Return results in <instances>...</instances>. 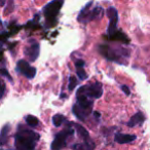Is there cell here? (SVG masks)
<instances>
[{
  "instance_id": "obj_1",
  "label": "cell",
  "mask_w": 150,
  "mask_h": 150,
  "mask_svg": "<svg viewBox=\"0 0 150 150\" xmlns=\"http://www.w3.org/2000/svg\"><path fill=\"white\" fill-rule=\"evenodd\" d=\"M40 136L31 129H19L15 135V146L19 150H34Z\"/></svg>"
},
{
  "instance_id": "obj_2",
  "label": "cell",
  "mask_w": 150,
  "mask_h": 150,
  "mask_svg": "<svg viewBox=\"0 0 150 150\" xmlns=\"http://www.w3.org/2000/svg\"><path fill=\"white\" fill-rule=\"evenodd\" d=\"M99 52L108 61L116 62L119 63V64H125L121 61V59H129V54H131L127 48L121 47V46L111 47V46L108 45H100L99 46Z\"/></svg>"
},
{
  "instance_id": "obj_3",
  "label": "cell",
  "mask_w": 150,
  "mask_h": 150,
  "mask_svg": "<svg viewBox=\"0 0 150 150\" xmlns=\"http://www.w3.org/2000/svg\"><path fill=\"white\" fill-rule=\"evenodd\" d=\"M63 4H64L63 0H54V1L47 3L43 7L42 11H43V15L45 17V22L47 27H52L57 23V17H58Z\"/></svg>"
},
{
  "instance_id": "obj_4",
  "label": "cell",
  "mask_w": 150,
  "mask_h": 150,
  "mask_svg": "<svg viewBox=\"0 0 150 150\" xmlns=\"http://www.w3.org/2000/svg\"><path fill=\"white\" fill-rule=\"evenodd\" d=\"M93 5V2H88L83 8L81 9L80 13L78 15V18H77V21L80 22V23H83V24H86L91 21H94L96 19H100L101 17L103 16V8L101 6H97L95 8H92L90 9L88 7H91Z\"/></svg>"
},
{
  "instance_id": "obj_5",
  "label": "cell",
  "mask_w": 150,
  "mask_h": 150,
  "mask_svg": "<svg viewBox=\"0 0 150 150\" xmlns=\"http://www.w3.org/2000/svg\"><path fill=\"white\" fill-rule=\"evenodd\" d=\"M74 135V129H72V122H69L68 127L63 131H61L60 133H58L54 137V141L52 142L50 148L52 150H62L66 147L67 145V138L71 137Z\"/></svg>"
},
{
  "instance_id": "obj_6",
  "label": "cell",
  "mask_w": 150,
  "mask_h": 150,
  "mask_svg": "<svg viewBox=\"0 0 150 150\" xmlns=\"http://www.w3.org/2000/svg\"><path fill=\"white\" fill-rule=\"evenodd\" d=\"M77 93L86 95V96H88V98H91V99H99L103 96L102 83L99 81H96L92 84L80 86V88H78Z\"/></svg>"
},
{
  "instance_id": "obj_7",
  "label": "cell",
  "mask_w": 150,
  "mask_h": 150,
  "mask_svg": "<svg viewBox=\"0 0 150 150\" xmlns=\"http://www.w3.org/2000/svg\"><path fill=\"white\" fill-rule=\"evenodd\" d=\"M107 17L109 19V25L107 28V33H108L109 37L113 36L117 31V23H118V13L117 9L114 6H110L109 8H107L106 11Z\"/></svg>"
},
{
  "instance_id": "obj_8",
  "label": "cell",
  "mask_w": 150,
  "mask_h": 150,
  "mask_svg": "<svg viewBox=\"0 0 150 150\" xmlns=\"http://www.w3.org/2000/svg\"><path fill=\"white\" fill-rule=\"evenodd\" d=\"M16 71L23 74L28 79H33L36 75V68L30 66V64L25 60H19L17 63Z\"/></svg>"
},
{
  "instance_id": "obj_9",
  "label": "cell",
  "mask_w": 150,
  "mask_h": 150,
  "mask_svg": "<svg viewBox=\"0 0 150 150\" xmlns=\"http://www.w3.org/2000/svg\"><path fill=\"white\" fill-rule=\"evenodd\" d=\"M76 100H77L76 105H77L86 115H90L93 110V101L91 100V98H88L86 95L76 92Z\"/></svg>"
},
{
  "instance_id": "obj_10",
  "label": "cell",
  "mask_w": 150,
  "mask_h": 150,
  "mask_svg": "<svg viewBox=\"0 0 150 150\" xmlns=\"http://www.w3.org/2000/svg\"><path fill=\"white\" fill-rule=\"evenodd\" d=\"M24 54L30 62H35L40 54V45L35 40H31V44L25 48Z\"/></svg>"
},
{
  "instance_id": "obj_11",
  "label": "cell",
  "mask_w": 150,
  "mask_h": 150,
  "mask_svg": "<svg viewBox=\"0 0 150 150\" xmlns=\"http://www.w3.org/2000/svg\"><path fill=\"white\" fill-rule=\"evenodd\" d=\"M145 119H146L145 115H144L141 111H139V112H137L135 115H133V116H132V118L127 121V125L129 127H136V125H142V123L145 121Z\"/></svg>"
},
{
  "instance_id": "obj_12",
  "label": "cell",
  "mask_w": 150,
  "mask_h": 150,
  "mask_svg": "<svg viewBox=\"0 0 150 150\" xmlns=\"http://www.w3.org/2000/svg\"><path fill=\"white\" fill-rule=\"evenodd\" d=\"M137 139L135 135H127V134H120V133H116L114 135V140L115 142L119 144H127V143H131L132 141Z\"/></svg>"
},
{
  "instance_id": "obj_13",
  "label": "cell",
  "mask_w": 150,
  "mask_h": 150,
  "mask_svg": "<svg viewBox=\"0 0 150 150\" xmlns=\"http://www.w3.org/2000/svg\"><path fill=\"white\" fill-rule=\"evenodd\" d=\"M73 150H94L95 143L90 140V141H83L82 143H77L71 146Z\"/></svg>"
},
{
  "instance_id": "obj_14",
  "label": "cell",
  "mask_w": 150,
  "mask_h": 150,
  "mask_svg": "<svg viewBox=\"0 0 150 150\" xmlns=\"http://www.w3.org/2000/svg\"><path fill=\"white\" fill-rule=\"evenodd\" d=\"M72 127H75L76 132H77L78 135L82 138V140H83V141H90V140H91L90 134H88V132L86 131V127H83L81 125H79V123H75V122H72Z\"/></svg>"
},
{
  "instance_id": "obj_15",
  "label": "cell",
  "mask_w": 150,
  "mask_h": 150,
  "mask_svg": "<svg viewBox=\"0 0 150 150\" xmlns=\"http://www.w3.org/2000/svg\"><path fill=\"white\" fill-rule=\"evenodd\" d=\"M9 129H11V125H9V123H6V125L2 127V129H1V145L2 146L6 143V139H7V137H8Z\"/></svg>"
},
{
  "instance_id": "obj_16",
  "label": "cell",
  "mask_w": 150,
  "mask_h": 150,
  "mask_svg": "<svg viewBox=\"0 0 150 150\" xmlns=\"http://www.w3.org/2000/svg\"><path fill=\"white\" fill-rule=\"evenodd\" d=\"M25 121H26V123L31 127H36L38 125V123H39V120H38L37 117L31 114L27 115V116L25 117Z\"/></svg>"
},
{
  "instance_id": "obj_17",
  "label": "cell",
  "mask_w": 150,
  "mask_h": 150,
  "mask_svg": "<svg viewBox=\"0 0 150 150\" xmlns=\"http://www.w3.org/2000/svg\"><path fill=\"white\" fill-rule=\"evenodd\" d=\"M64 121H66V117L62 114H56L52 116V123L54 127H61L64 123Z\"/></svg>"
},
{
  "instance_id": "obj_18",
  "label": "cell",
  "mask_w": 150,
  "mask_h": 150,
  "mask_svg": "<svg viewBox=\"0 0 150 150\" xmlns=\"http://www.w3.org/2000/svg\"><path fill=\"white\" fill-rule=\"evenodd\" d=\"M117 33H115L113 36H111L110 39H115V40H119V41H125V43H129V38L125 36V33H122L121 31H116Z\"/></svg>"
},
{
  "instance_id": "obj_19",
  "label": "cell",
  "mask_w": 150,
  "mask_h": 150,
  "mask_svg": "<svg viewBox=\"0 0 150 150\" xmlns=\"http://www.w3.org/2000/svg\"><path fill=\"white\" fill-rule=\"evenodd\" d=\"M77 86V79H76V77L75 76H70L69 77V83H68V90L70 91V92H72V91H74L75 86Z\"/></svg>"
},
{
  "instance_id": "obj_20",
  "label": "cell",
  "mask_w": 150,
  "mask_h": 150,
  "mask_svg": "<svg viewBox=\"0 0 150 150\" xmlns=\"http://www.w3.org/2000/svg\"><path fill=\"white\" fill-rule=\"evenodd\" d=\"M76 74H77V76L79 77L80 80H86L88 79V74H86V72L84 71L83 68L81 69H76Z\"/></svg>"
},
{
  "instance_id": "obj_21",
  "label": "cell",
  "mask_w": 150,
  "mask_h": 150,
  "mask_svg": "<svg viewBox=\"0 0 150 150\" xmlns=\"http://www.w3.org/2000/svg\"><path fill=\"white\" fill-rule=\"evenodd\" d=\"M0 72H1V74H2V76H4V77H6L7 79H8L11 82H13V77H11V74H9V72H8V71H7L5 68H2V69H1V71H0Z\"/></svg>"
},
{
  "instance_id": "obj_22",
  "label": "cell",
  "mask_w": 150,
  "mask_h": 150,
  "mask_svg": "<svg viewBox=\"0 0 150 150\" xmlns=\"http://www.w3.org/2000/svg\"><path fill=\"white\" fill-rule=\"evenodd\" d=\"M84 65H86V62H84L82 59H78V60H76V62H75V67H76V69L83 68Z\"/></svg>"
},
{
  "instance_id": "obj_23",
  "label": "cell",
  "mask_w": 150,
  "mask_h": 150,
  "mask_svg": "<svg viewBox=\"0 0 150 150\" xmlns=\"http://www.w3.org/2000/svg\"><path fill=\"white\" fill-rule=\"evenodd\" d=\"M121 90L123 91V93H125L127 96H129L131 95V91H129V86H121Z\"/></svg>"
},
{
  "instance_id": "obj_24",
  "label": "cell",
  "mask_w": 150,
  "mask_h": 150,
  "mask_svg": "<svg viewBox=\"0 0 150 150\" xmlns=\"http://www.w3.org/2000/svg\"><path fill=\"white\" fill-rule=\"evenodd\" d=\"M4 93H5V83L2 82V88H1V98H3L4 96Z\"/></svg>"
},
{
  "instance_id": "obj_25",
  "label": "cell",
  "mask_w": 150,
  "mask_h": 150,
  "mask_svg": "<svg viewBox=\"0 0 150 150\" xmlns=\"http://www.w3.org/2000/svg\"><path fill=\"white\" fill-rule=\"evenodd\" d=\"M94 114H95V117H96V118H100V113L99 112H94Z\"/></svg>"
},
{
  "instance_id": "obj_26",
  "label": "cell",
  "mask_w": 150,
  "mask_h": 150,
  "mask_svg": "<svg viewBox=\"0 0 150 150\" xmlns=\"http://www.w3.org/2000/svg\"><path fill=\"white\" fill-rule=\"evenodd\" d=\"M15 150H19V149H15Z\"/></svg>"
},
{
  "instance_id": "obj_27",
  "label": "cell",
  "mask_w": 150,
  "mask_h": 150,
  "mask_svg": "<svg viewBox=\"0 0 150 150\" xmlns=\"http://www.w3.org/2000/svg\"><path fill=\"white\" fill-rule=\"evenodd\" d=\"M2 150H3V149H2Z\"/></svg>"
}]
</instances>
